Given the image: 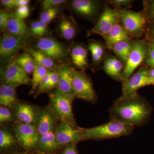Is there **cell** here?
<instances>
[{
  "instance_id": "39",
  "label": "cell",
  "mask_w": 154,
  "mask_h": 154,
  "mask_svg": "<svg viewBox=\"0 0 154 154\" xmlns=\"http://www.w3.org/2000/svg\"><path fill=\"white\" fill-rule=\"evenodd\" d=\"M109 3L116 8H122L131 5L132 1L130 0H112L109 1Z\"/></svg>"
},
{
  "instance_id": "18",
  "label": "cell",
  "mask_w": 154,
  "mask_h": 154,
  "mask_svg": "<svg viewBox=\"0 0 154 154\" xmlns=\"http://www.w3.org/2000/svg\"><path fill=\"white\" fill-rule=\"evenodd\" d=\"M61 148L56 138L54 131L39 134L37 149L45 154L53 153Z\"/></svg>"
},
{
  "instance_id": "23",
  "label": "cell",
  "mask_w": 154,
  "mask_h": 154,
  "mask_svg": "<svg viewBox=\"0 0 154 154\" xmlns=\"http://www.w3.org/2000/svg\"><path fill=\"white\" fill-rule=\"evenodd\" d=\"M28 53L33 57L35 62L49 71H55L56 66L53 60L38 50L28 48Z\"/></svg>"
},
{
  "instance_id": "16",
  "label": "cell",
  "mask_w": 154,
  "mask_h": 154,
  "mask_svg": "<svg viewBox=\"0 0 154 154\" xmlns=\"http://www.w3.org/2000/svg\"><path fill=\"white\" fill-rule=\"evenodd\" d=\"M59 76L57 90L65 96L74 99L75 97L73 88L72 67L62 64L58 69Z\"/></svg>"
},
{
  "instance_id": "14",
  "label": "cell",
  "mask_w": 154,
  "mask_h": 154,
  "mask_svg": "<svg viewBox=\"0 0 154 154\" xmlns=\"http://www.w3.org/2000/svg\"><path fill=\"white\" fill-rule=\"evenodd\" d=\"M28 36H16L4 33L0 42L1 57L4 59L11 57L26 44Z\"/></svg>"
},
{
  "instance_id": "6",
  "label": "cell",
  "mask_w": 154,
  "mask_h": 154,
  "mask_svg": "<svg viewBox=\"0 0 154 154\" xmlns=\"http://www.w3.org/2000/svg\"><path fill=\"white\" fill-rule=\"evenodd\" d=\"M146 21L143 13L128 10L121 11L120 22L129 36H140L144 30Z\"/></svg>"
},
{
  "instance_id": "27",
  "label": "cell",
  "mask_w": 154,
  "mask_h": 154,
  "mask_svg": "<svg viewBox=\"0 0 154 154\" xmlns=\"http://www.w3.org/2000/svg\"><path fill=\"white\" fill-rule=\"evenodd\" d=\"M48 72L49 71L47 69L36 63L35 69L33 73V77L31 80L32 89L30 92L31 93H34L35 90L37 89L40 83Z\"/></svg>"
},
{
  "instance_id": "32",
  "label": "cell",
  "mask_w": 154,
  "mask_h": 154,
  "mask_svg": "<svg viewBox=\"0 0 154 154\" xmlns=\"http://www.w3.org/2000/svg\"><path fill=\"white\" fill-rule=\"evenodd\" d=\"M147 55L146 59V63L149 66L154 68V42H149L147 45Z\"/></svg>"
},
{
  "instance_id": "42",
  "label": "cell",
  "mask_w": 154,
  "mask_h": 154,
  "mask_svg": "<svg viewBox=\"0 0 154 154\" xmlns=\"http://www.w3.org/2000/svg\"><path fill=\"white\" fill-rule=\"evenodd\" d=\"M17 0H1V3L2 6L7 8L11 9L17 7Z\"/></svg>"
},
{
  "instance_id": "46",
  "label": "cell",
  "mask_w": 154,
  "mask_h": 154,
  "mask_svg": "<svg viewBox=\"0 0 154 154\" xmlns=\"http://www.w3.org/2000/svg\"><path fill=\"white\" fill-rule=\"evenodd\" d=\"M33 154L32 153H30L28 152H25L21 153H18V154Z\"/></svg>"
},
{
  "instance_id": "12",
  "label": "cell",
  "mask_w": 154,
  "mask_h": 154,
  "mask_svg": "<svg viewBox=\"0 0 154 154\" xmlns=\"http://www.w3.org/2000/svg\"><path fill=\"white\" fill-rule=\"evenodd\" d=\"M36 47L53 60L63 59L66 57L67 51L63 45L51 37L38 38Z\"/></svg>"
},
{
  "instance_id": "8",
  "label": "cell",
  "mask_w": 154,
  "mask_h": 154,
  "mask_svg": "<svg viewBox=\"0 0 154 154\" xmlns=\"http://www.w3.org/2000/svg\"><path fill=\"white\" fill-rule=\"evenodd\" d=\"M121 11L112 9L106 6L95 27L89 31V35L98 34L104 36L120 21Z\"/></svg>"
},
{
  "instance_id": "11",
  "label": "cell",
  "mask_w": 154,
  "mask_h": 154,
  "mask_svg": "<svg viewBox=\"0 0 154 154\" xmlns=\"http://www.w3.org/2000/svg\"><path fill=\"white\" fill-rule=\"evenodd\" d=\"M149 85H154V80L150 75L148 70L141 69L128 79L123 82L122 95L136 93L140 88Z\"/></svg>"
},
{
  "instance_id": "35",
  "label": "cell",
  "mask_w": 154,
  "mask_h": 154,
  "mask_svg": "<svg viewBox=\"0 0 154 154\" xmlns=\"http://www.w3.org/2000/svg\"><path fill=\"white\" fill-rule=\"evenodd\" d=\"M123 68V63L121 61L117 59L112 69L110 76L121 79V73Z\"/></svg>"
},
{
  "instance_id": "40",
  "label": "cell",
  "mask_w": 154,
  "mask_h": 154,
  "mask_svg": "<svg viewBox=\"0 0 154 154\" xmlns=\"http://www.w3.org/2000/svg\"><path fill=\"white\" fill-rule=\"evenodd\" d=\"M30 30L33 35L38 36H42L41 30H40L38 21H34L31 22V25H30Z\"/></svg>"
},
{
  "instance_id": "20",
  "label": "cell",
  "mask_w": 154,
  "mask_h": 154,
  "mask_svg": "<svg viewBox=\"0 0 154 154\" xmlns=\"http://www.w3.org/2000/svg\"><path fill=\"white\" fill-rule=\"evenodd\" d=\"M15 88L2 83L0 86V104L1 106L14 108L18 102Z\"/></svg>"
},
{
  "instance_id": "4",
  "label": "cell",
  "mask_w": 154,
  "mask_h": 154,
  "mask_svg": "<svg viewBox=\"0 0 154 154\" xmlns=\"http://www.w3.org/2000/svg\"><path fill=\"white\" fill-rule=\"evenodd\" d=\"M73 88L75 97L94 104L98 97L90 79L83 72L72 67Z\"/></svg>"
},
{
  "instance_id": "26",
  "label": "cell",
  "mask_w": 154,
  "mask_h": 154,
  "mask_svg": "<svg viewBox=\"0 0 154 154\" xmlns=\"http://www.w3.org/2000/svg\"><path fill=\"white\" fill-rule=\"evenodd\" d=\"M60 30L64 38L70 40L75 37L76 28L74 23L69 19L63 18L59 25Z\"/></svg>"
},
{
  "instance_id": "19",
  "label": "cell",
  "mask_w": 154,
  "mask_h": 154,
  "mask_svg": "<svg viewBox=\"0 0 154 154\" xmlns=\"http://www.w3.org/2000/svg\"><path fill=\"white\" fill-rule=\"evenodd\" d=\"M106 45L111 49L112 46L117 43L125 40H130V37L123 26L120 24H116L109 33L104 36Z\"/></svg>"
},
{
  "instance_id": "3",
  "label": "cell",
  "mask_w": 154,
  "mask_h": 154,
  "mask_svg": "<svg viewBox=\"0 0 154 154\" xmlns=\"http://www.w3.org/2000/svg\"><path fill=\"white\" fill-rule=\"evenodd\" d=\"M50 105L60 122H67L78 128L72 109L74 99L65 96L57 90L48 94Z\"/></svg>"
},
{
  "instance_id": "22",
  "label": "cell",
  "mask_w": 154,
  "mask_h": 154,
  "mask_svg": "<svg viewBox=\"0 0 154 154\" xmlns=\"http://www.w3.org/2000/svg\"><path fill=\"white\" fill-rule=\"evenodd\" d=\"M72 61L78 68L84 69L88 66V52L84 46L77 45L71 52Z\"/></svg>"
},
{
  "instance_id": "37",
  "label": "cell",
  "mask_w": 154,
  "mask_h": 154,
  "mask_svg": "<svg viewBox=\"0 0 154 154\" xmlns=\"http://www.w3.org/2000/svg\"><path fill=\"white\" fill-rule=\"evenodd\" d=\"M145 12L143 13L146 19L154 20V1L145 5Z\"/></svg>"
},
{
  "instance_id": "43",
  "label": "cell",
  "mask_w": 154,
  "mask_h": 154,
  "mask_svg": "<svg viewBox=\"0 0 154 154\" xmlns=\"http://www.w3.org/2000/svg\"><path fill=\"white\" fill-rule=\"evenodd\" d=\"M38 23H39V26H40L42 34L43 36L45 33H47L48 31L47 24L42 22L40 20L38 21Z\"/></svg>"
},
{
  "instance_id": "5",
  "label": "cell",
  "mask_w": 154,
  "mask_h": 154,
  "mask_svg": "<svg viewBox=\"0 0 154 154\" xmlns=\"http://www.w3.org/2000/svg\"><path fill=\"white\" fill-rule=\"evenodd\" d=\"M147 55V47L143 41L138 40L133 42L131 51L122 74L121 79L122 82H125L130 78L138 67L146 60Z\"/></svg>"
},
{
  "instance_id": "13",
  "label": "cell",
  "mask_w": 154,
  "mask_h": 154,
  "mask_svg": "<svg viewBox=\"0 0 154 154\" xmlns=\"http://www.w3.org/2000/svg\"><path fill=\"white\" fill-rule=\"evenodd\" d=\"M59 120L50 105L38 108L36 128L39 134L54 131Z\"/></svg>"
},
{
  "instance_id": "30",
  "label": "cell",
  "mask_w": 154,
  "mask_h": 154,
  "mask_svg": "<svg viewBox=\"0 0 154 154\" xmlns=\"http://www.w3.org/2000/svg\"><path fill=\"white\" fill-rule=\"evenodd\" d=\"M59 10L57 7L45 10L40 14V21L48 24L57 16Z\"/></svg>"
},
{
  "instance_id": "47",
  "label": "cell",
  "mask_w": 154,
  "mask_h": 154,
  "mask_svg": "<svg viewBox=\"0 0 154 154\" xmlns=\"http://www.w3.org/2000/svg\"><path fill=\"white\" fill-rule=\"evenodd\" d=\"M152 33H153V36H154V28L153 30Z\"/></svg>"
},
{
  "instance_id": "38",
  "label": "cell",
  "mask_w": 154,
  "mask_h": 154,
  "mask_svg": "<svg viewBox=\"0 0 154 154\" xmlns=\"http://www.w3.org/2000/svg\"><path fill=\"white\" fill-rule=\"evenodd\" d=\"M30 14V8L28 6L18 7L16 11L15 15L20 19H26L29 16Z\"/></svg>"
},
{
  "instance_id": "28",
  "label": "cell",
  "mask_w": 154,
  "mask_h": 154,
  "mask_svg": "<svg viewBox=\"0 0 154 154\" xmlns=\"http://www.w3.org/2000/svg\"><path fill=\"white\" fill-rule=\"evenodd\" d=\"M17 142L8 130L5 128L0 129V147L1 149H7L15 145Z\"/></svg>"
},
{
  "instance_id": "44",
  "label": "cell",
  "mask_w": 154,
  "mask_h": 154,
  "mask_svg": "<svg viewBox=\"0 0 154 154\" xmlns=\"http://www.w3.org/2000/svg\"><path fill=\"white\" fill-rule=\"evenodd\" d=\"M29 2L30 1L29 0H17V6L18 7L28 6Z\"/></svg>"
},
{
  "instance_id": "45",
  "label": "cell",
  "mask_w": 154,
  "mask_h": 154,
  "mask_svg": "<svg viewBox=\"0 0 154 154\" xmlns=\"http://www.w3.org/2000/svg\"><path fill=\"white\" fill-rule=\"evenodd\" d=\"M149 72L151 76L154 80V68H152L151 69L149 70Z\"/></svg>"
},
{
  "instance_id": "10",
  "label": "cell",
  "mask_w": 154,
  "mask_h": 154,
  "mask_svg": "<svg viewBox=\"0 0 154 154\" xmlns=\"http://www.w3.org/2000/svg\"><path fill=\"white\" fill-rule=\"evenodd\" d=\"M67 122H60L54 131L56 138L61 148L84 140L79 128Z\"/></svg>"
},
{
  "instance_id": "7",
  "label": "cell",
  "mask_w": 154,
  "mask_h": 154,
  "mask_svg": "<svg viewBox=\"0 0 154 154\" xmlns=\"http://www.w3.org/2000/svg\"><path fill=\"white\" fill-rule=\"evenodd\" d=\"M13 130L17 142L23 148L30 151L37 149L39 134L36 127L19 122L14 125Z\"/></svg>"
},
{
  "instance_id": "21",
  "label": "cell",
  "mask_w": 154,
  "mask_h": 154,
  "mask_svg": "<svg viewBox=\"0 0 154 154\" xmlns=\"http://www.w3.org/2000/svg\"><path fill=\"white\" fill-rule=\"evenodd\" d=\"M6 30L8 33L16 36H27L29 30L23 19L13 15L7 23Z\"/></svg>"
},
{
  "instance_id": "1",
  "label": "cell",
  "mask_w": 154,
  "mask_h": 154,
  "mask_svg": "<svg viewBox=\"0 0 154 154\" xmlns=\"http://www.w3.org/2000/svg\"><path fill=\"white\" fill-rule=\"evenodd\" d=\"M152 110L148 102L136 92L122 95L113 103L109 111L110 120L134 127L145 125L149 119Z\"/></svg>"
},
{
  "instance_id": "33",
  "label": "cell",
  "mask_w": 154,
  "mask_h": 154,
  "mask_svg": "<svg viewBox=\"0 0 154 154\" xmlns=\"http://www.w3.org/2000/svg\"><path fill=\"white\" fill-rule=\"evenodd\" d=\"M66 2L64 0H45L42 4V7L44 11L56 8L57 6Z\"/></svg>"
},
{
  "instance_id": "15",
  "label": "cell",
  "mask_w": 154,
  "mask_h": 154,
  "mask_svg": "<svg viewBox=\"0 0 154 154\" xmlns=\"http://www.w3.org/2000/svg\"><path fill=\"white\" fill-rule=\"evenodd\" d=\"M14 115L19 122L36 126L38 108L22 101H18L14 106Z\"/></svg>"
},
{
  "instance_id": "36",
  "label": "cell",
  "mask_w": 154,
  "mask_h": 154,
  "mask_svg": "<svg viewBox=\"0 0 154 154\" xmlns=\"http://www.w3.org/2000/svg\"><path fill=\"white\" fill-rule=\"evenodd\" d=\"M13 14L3 10L0 12V27L1 29H5L7 23Z\"/></svg>"
},
{
  "instance_id": "25",
  "label": "cell",
  "mask_w": 154,
  "mask_h": 154,
  "mask_svg": "<svg viewBox=\"0 0 154 154\" xmlns=\"http://www.w3.org/2000/svg\"><path fill=\"white\" fill-rule=\"evenodd\" d=\"M15 61L27 74H30L34 72L36 63L29 53H24L20 54L15 60Z\"/></svg>"
},
{
  "instance_id": "34",
  "label": "cell",
  "mask_w": 154,
  "mask_h": 154,
  "mask_svg": "<svg viewBox=\"0 0 154 154\" xmlns=\"http://www.w3.org/2000/svg\"><path fill=\"white\" fill-rule=\"evenodd\" d=\"M118 59L113 57H108L104 63V69L107 75H110L112 69Z\"/></svg>"
},
{
  "instance_id": "17",
  "label": "cell",
  "mask_w": 154,
  "mask_h": 154,
  "mask_svg": "<svg viewBox=\"0 0 154 154\" xmlns=\"http://www.w3.org/2000/svg\"><path fill=\"white\" fill-rule=\"evenodd\" d=\"M72 7L78 14L92 19L99 13V5L98 2L92 0H74L72 2Z\"/></svg>"
},
{
  "instance_id": "24",
  "label": "cell",
  "mask_w": 154,
  "mask_h": 154,
  "mask_svg": "<svg viewBox=\"0 0 154 154\" xmlns=\"http://www.w3.org/2000/svg\"><path fill=\"white\" fill-rule=\"evenodd\" d=\"M133 42L125 40L113 45L111 49L122 61L126 62L132 48Z\"/></svg>"
},
{
  "instance_id": "29",
  "label": "cell",
  "mask_w": 154,
  "mask_h": 154,
  "mask_svg": "<svg viewBox=\"0 0 154 154\" xmlns=\"http://www.w3.org/2000/svg\"><path fill=\"white\" fill-rule=\"evenodd\" d=\"M89 49L91 51L93 60L95 63H98L104 54V48L102 45L96 42H91L89 44Z\"/></svg>"
},
{
  "instance_id": "9",
  "label": "cell",
  "mask_w": 154,
  "mask_h": 154,
  "mask_svg": "<svg viewBox=\"0 0 154 154\" xmlns=\"http://www.w3.org/2000/svg\"><path fill=\"white\" fill-rule=\"evenodd\" d=\"M1 80L3 84L15 88L22 85H28L31 82L28 74L15 60L12 61L1 71Z\"/></svg>"
},
{
  "instance_id": "2",
  "label": "cell",
  "mask_w": 154,
  "mask_h": 154,
  "mask_svg": "<svg viewBox=\"0 0 154 154\" xmlns=\"http://www.w3.org/2000/svg\"><path fill=\"white\" fill-rule=\"evenodd\" d=\"M134 127L115 120L91 128H79L84 140L110 139L131 134Z\"/></svg>"
},
{
  "instance_id": "41",
  "label": "cell",
  "mask_w": 154,
  "mask_h": 154,
  "mask_svg": "<svg viewBox=\"0 0 154 154\" xmlns=\"http://www.w3.org/2000/svg\"><path fill=\"white\" fill-rule=\"evenodd\" d=\"M77 144H73L65 147L61 154H79L76 147Z\"/></svg>"
},
{
  "instance_id": "31",
  "label": "cell",
  "mask_w": 154,
  "mask_h": 154,
  "mask_svg": "<svg viewBox=\"0 0 154 154\" xmlns=\"http://www.w3.org/2000/svg\"><path fill=\"white\" fill-rule=\"evenodd\" d=\"M8 108L2 106L0 107V122L1 124L14 120V116Z\"/></svg>"
}]
</instances>
